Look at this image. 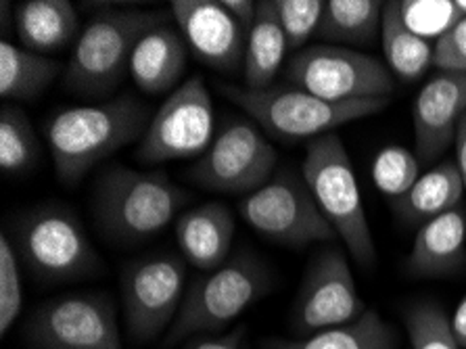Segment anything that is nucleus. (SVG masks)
<instances>
[{
	"label": "nucleus",
	"instance_id": "f257e3e1",
	"mask_svg": "<svg viewBox=\"0 0 466 349\" xmlns=\"http://www.w3.org/2000/svg\"><path fill=\"white\" fill-rule=\"evenodd\" d=\"M149 122L147 105L124 95L107 103L56 111L42 132L51 147L59 180L76 184L96 163L145 137Z\"/></svg>",
	"mask_w": 466,
	"mask_h": 349
},
{
	"label": "nucleus",
	"instance_id": "f03ea898",
	"mask_svg": "<svg viewBox=\"0 0 466 349\" xmlns=\"http://www.w3.org/2000/svg\"><path fill=\"white\" fill-rule=\"evenodd\" d=\"M190 201L164 172L109 168L95 184V218L113 243L138 245L159 234Z\"/></svg>",
	"mask_w": 466,
	"mask_h": 349
},
{
	"label": "nucleus",
	"instance_id": "7ed1b4c3",
	"mask_svg": "<svg viewBox=\"0 0 466 349\" xmlns=\"http://www.w3.org/2000/svg\"><path fill=\"white\" fill-rule=\"evenodd\" d=\"M167 11H103L88 21L76 42L63 87L84 98L105 97L130 71V59L147 32L167 24Z\"/></svg>",
	"mask_w": 466,
	"mask_h": 349
},
{
	"label": "nucleus",
	"instance_id": "20e7f679",
	"mask_svg": "<svg viewBox=\"0 0 466 349\" xmlns=\"http://www.w3.org/2000/svg\"><path fill=\"white\" fill-rule=\"evenodd\" d=\"M232 103L256 119L270 137L298 142L327 137L333 128L374 116L390 105V98L330 103L301 88L270 87L249 90L241 87H220Z\"/></svg>",
	"mask_w": 466,
	"mask_h": 349
},
{
	"label": "nucleus",
	"instance_id": "39448f33",
	"mask_svg": "<svg viewBox=\"0 0 466 349\" xmlns=\"http://www.w3.org/2000/svg\"><path fill=\"white\" fill-rule=\"evenodd\" d=\"M270 282V270L249 251L237 253L220 268L203 272L187 289L166 344L176 345L193 334L224 329L266 295Z\"/></svg>",
	"mask_w": 466,
	"mask_h": 349
},
{
	"label": "nucleus",
	"instance_id": "423d86ee",
	"mask_svg": "<svg viewBox=\"0 0 466 349\" xmlns=\"http://www.w3.org/2000/svg\"><path fill=\"white\" fill-rule=\"evenodd\" d=\"M301 176L312 190L318 208L348 247L360 266L370 268L377 260L372 232L360 195L348 149L337 134L308 142Z\"/></svg>",
	"mask_w": 466,
	"mask_h": 349
},
{
	"label": "nucleus",
	"instance_id": "0eeeda50",
	"mask_svg": "<svg viewBox=\"0 0 466 349\" xmlns=\"http://www.w3.org/2000/svg\"><path fill=\"white\" fill-rule=\"evenodd\" d=\"M285 77L330 103L391 98L393 74L377 56L335 45H314L295 53L287 63Z\"/></svg>",
	"mask_w": 466,
	"mask_h": 349
},
{
	"label": "nucleus",
	"instance_id": "6e6552de",
	"mask_svg": "<svg viewBox=\"0 0 466 349\" xmlns=\"http://www.w3.org/2000/svg\"><path fill=\"white\" fill-rule=\"evenodd\" d=\"M21 260L46 282H67L90 276L101 260L72 210L42 205L21 220L17 231Z\"/></svg>",
	"mask_w": 466,
	"mask_h": 349
},
{
	"label": "nucleus",
	"instance_id": "1a4fd4ad",
	"mask_svg": "<svg viewBox=\"0 0 466 349\" xmlns=\"http://www.w3.org/2000/svg\"><path fill=\"white\" fill-rule=\"evenodd\" d=\"M238 211L253 231L279 245L306 247L316 241H333L337 237L303 176L289 169L247 195Z\"/></svg>",
	"mask_w": 466,
	"mask_h": 349
},
{
	"label": "nucleus",
	"instance_id": "9d476101",
	"mask_svg": "<svg viewBox=\"0 0 466 349\" xmlns=\"http://www.w3.org/2000/svg\"><path fill=\"white\" fill-rule=\"evenodd\" d=\"M216 134L214 105L201 76L188 77L169 95L151 118L137 158L164 163L203 155Z\"/></svg>",
	"mask_w": 466,
	"mask_h": 349
},
{
	"label": "nucleus",
	"instance_id": "9b49d317",
	"mask_svg": "<svg viewBox=\"0 0 466 349\" xmlns=\"http://www.w3.org/2000/svg\"><path fill=\"white\" fill-rule=\"evenodd\" d=\"M277 159L274 147L256 126L241 118H228L188 176L208 190L251 195L270 180Z\"/></svg>",
	"mask_w": 466,
	"mask_h": 349
},
{
	"label": "nucleus",
	"instance_id": "f8f14e48",
	"mask_svg": "<svg viewBox=\"0 0 466 349\" xmlns=\"http://www.w3.org/2000/svg\"><path fill=\"white\" fill-rule=\"evenodd\" d=\"M24 334L34 349H122L116 305L98 293L42 303L27 318Z\"/></svg>",
	"mask_w": 466,
	"mask_h": 349
},
{
	"label": "nucleus",
	"instance_id": "ddd939ff",
	"mask_svg": "<svg viewBox=\"0 0 466 349\" xmlns=\"http://www.w3.org/2000/svg\"><path fill=\"white\" fill-rule=\"evenodd\" d=\"M185 279V262L172 253L147 255L124 270V314L134 339L153 341L174 324L187 293Z\"/></svg>",
	"mask_w": 466,
	"mask_h": 349
},
{
	"label": "nucleus",
	"instance_id": "4468645a",
	"mask_svg": "<svg viewBox=\"0 0 466 349\" xmlns=\"http://www.w3.org/2000/svg\"><path fill=\"white\" fill-rule=\"evenodd\" d=\"M364 314L348 258L337 249L324 251L312 262L295 303V329L320 333L354 323Z\"/></svg>",
	"mask_w": 466,
	"mask_h": 349
},
{
	"label": "nucleus",
	"instance_id": "2eb2a0df",
	"mask_svg": "<svg viewBox=\"0 0 466 349\" xmlns=\"http://www.w3.org/2000/svg\"><path fill=\"white\" fill-rule=\"evenodd\" d=\"M169 6L197 59L222 74L243 69L247 34L222 0H174Z\"/></svg>",
	"mask_w": 466,
	"mask_h": 349
},
{
	"label": "nucleus",
	"instance_id": "dca6fc26",
	"mask_svg": "<svg viewBox=\"0 0 466 349\" xmlns=\"http://www.w3.org/2000/svg\"><path fill=\"white\" fill-rule=\"evenodd\" d=\"M466 116V74L437 71L419 90L412 105L414 145L420 163L440 159L454 145Z\"/></svg>",
	"mask_w": 466,
	"mask_h": 349
},
{
	"label": "nucleus",
	"instance_id": "f3484780",
	"mask_svg": "<svg viewBox=\"0 0 466 349\" xmlns=\"http://www.w3.org/2000/svg\"><path fill=\"white\" fill-rule=\"evenodd\" d=\"M235 218L222 203H206L182 213L176 222L180 251L195 268L209 272L228 262Z\"/></svg>",
	"mask_w": 466,
	"mask_h": 349
},
{
	"label": "nucleus",
	"instance_id": "a211bd4d",
	"mask_svg": "<svg viewBox=\"0 0 466 349\" xmlns=\"http://www.w3.org/2000/svg\"><path fill=\"white\" fill-rule=\"evenodd\" d=\"M187 42L167 24L147 32L130 59V76L147 95H164L185 74Z\"/></svg>",
	"mask_w": 466,
	"mask_h": 349
},
{
	"label": "nucleus",
	"instance_id": "6ab92c4d",
	"mask_svg": "<svg viewBox=\"0 0 466 349\" xmlns=\"http://www.w3.org/2000/svg\"><path fill=\"white\" fill-rule=\"evenodd\" d=\"M466 213L456 208L422 224L416 232L408 268L416 276H441L464 260Z\"/></svg>",
	"mask_w": 466,
	"mask_h": 349
},
{
	"label": "nucleus",
	"instance_id": "aec40b11",
	"mask_svg": "<svg viewBox=\"0 0 466 349\" xmlns=\"http://www.w3.org/2000/svg\"><path fill=\"white\" fill-rule=\"evenodd\" d=\"M21 45L32 53H55L72 45L80 19L69 0H25L15 11Z\"/></svg>",
	"mask_w": 466,
	"mask_h": 349
},
{
	"label": "nucleus",
	"instance_id": "412c9836",
	"mask_svg": "<svg viewBox=\"0 0 466 349\" xmlns=\"http://www.w3.org/2000/svg\"><path fill=\"white\" fill-rule=\"evenodd\" d=\"M464 184L454 161H441L431 168L427 174H420L414 187L404 197L395 199V213L410 224H425L441 213L461 208Z\"/></svg>",
	"mask_w": 466,
	"mask_h": 349
},
{
	"label": "nucleus",
	"instance_id": "4be33fe9",
	"mask_svg": "<svg viewBox=\"0 0 466 349\" xmlns=\"http://www.w3.org/2000/svg\"><path fill=\"white\" fill-rule=\"evenodd\" d=\"M287 51V36L282 32L274 0H259L256 21H253L251 32L247 36L243 66L245 88H270L282 61H285Z\"/></svg>",
	"mask_w": 466,
	"mask_h": 349
},
{
	"label": "nucleus",
	"instance_id": "5701e85b",
	"mask_svg": "<svg viewBox=\"0 0 466 349\" xmlns=\"http://www.w3.org/2000/svg\"><path fill=\"white\" fill-rule=\"evenodd\" d=\"M380 45L391 74L414 82L433 66V45L408 27L400 3H385L380 21Z\"/></svg>",
	"mask_w": 466,
	"mask_h": 349
},
{
	"label": "nucleus",
	"instance_id": "b1692460",
	"mask_svg": "<svg viewBox=\"0 0 466 349\" xmlns=\"http://www.w3.org/2000/svg\"><path fill=\"white\" fill-rule=\"evenodd\" d=\"M395 331L377 312L366 310L354 323L314 333L308 339H266L264 349H395Z\"/></svg>",
	"mask_w": 466,
	"mask_h": 349
},
{
	"label": "nucleus",
	"instance_id": "393cba45",
	"mask_svg": "<svg viewBox=\"0 0 466 349\" xmlns=\"http://www.w3.org/2000/svg\"><path fill=\"white\" fill-rule=\"evenodd\" d=\"M380 0H329L324 3L318 38L335 46H370L380 34L383 21Z\"/></svg>",
	"mask_w": 466,
	"mask_h": 349
},
{
	"label": "nucleus",
	"instance_id": "a878e982",
	"mask_svg": "<svg viewBox=\"0 0 466 349\" xmlns=\"http://www.w3.org/2000/svg\"><path fill=\"white\" fill-rule=\"evenodd\" d=\"M61 63L3 40L0 45V95L13 101H32L45 92L56 76Z\"/></svg>",
	"mask_w": 466,
	"mask_h": 349
},
{
	"label": "nucleus",
	"instance_id": "bb28decb",
	"mask_svg": "<svg viewBox=\"0 0 466 349\" xmlns=\"http://www.w3.org/2000/svg\"><path fill=\"white\" fill-rule=\"evenodd\" d=\"M38 139L24 109L5 105L0 111V169L19 174L38 161Z\"/></svg>",
	"mask_w": 466,
	"mask_h": 349
},
{
	"label": "nucleus",
	"instance_id": "cd10ccee",
	"mask_svg": "<svg viewBox=\"0 0 466 349\" xmlns=\"http://www.w3.org/2000/svg\"><path fill=\"white\" fill-rule=\"evenodd\" d=\"M420 178V161L416 153L406 147L390 145L380 149L372 161V180L383 195L395 199L404 197Z\"/></svg>",
	"mask_w": 466,
	"mask_h": 349
},
{
	"label": "nucleus",
	"instance_id": "c85d7f7f",
	"mask_svg": "<svg viewBox=\"0 0 466 349\" xmlns=\"http://www.w3.org/2000/svg\"><path fill=\"white\" fill-rule=\"evenodd\" d=\"M406 331L412 349H462L451 331V320L433 302L414 303L406 312Z\"/></svg>",
	"mask_w": 466,
	"mask_h": 349
},
{
	"label": "nucleus",
	"instance_id": "c756f323",
	"mask_svg": "<svg viewBox=\"0 0 466 349\" xmlns=\"http://www.w3.org/2000/svg\"><path fill=\"white\" fill-rule=\"evenodd\" d=\"M289 51L299 53L309 36L318 32L324 3L320 0H274Z\"/></svg>",
	"mask_w": 466,
	"mask_h": 349
},
{
	"label": "nucleus",
	"instance_id": "7c9ffc66",
	"mask_svg": "<svg viewBox=\"0 0 466 349\" xmlns=\"http://www.w3.org/2000/svg\"><path fill=\"white\" fill-rule=\"evenodd\" d=\"M401 15L410 30H414L422 38L429 36V21H431V34L440 36L450 30L462 15L458 13L454 3H427V0H401Z\"/></svg>",
	"mask_w": 466,
	"mask_h": 349
},
{
	"label": "nucleus",
	"instance_id": "2f4dec72",
	"mask_svg": "<svg viewBox=\"0 0 466 349\" xmlns=\"http://www.w3.org/2000/svg\"><path fill=\"white\" fill-rule=\"evenodd\" d=\"M24 297H21V281L17 268V255L3 234L0 239V333L6 334L15 323Z\"/></svg>",
	"mask_w": 466,
	"mask_h": 349
},
{
	"label": "nucleus",
	"instance_id": "473e14b6",
	"mask_svg": "<svg viewBox=\"0 0 466 349\" xmlns=\"http://www.w3.org/2000/svg\"><path fill=\"white\" fill-rule=\"evenodd\" d=\"M433 66L440 71L466 74V17H461L450 30L433 42Z\"/></svg>",
	"mask_w": 466,
	"mask_h": 349
},
{
	"label": "nucleus",
	"instance_id": "72a5a7b5",
	"mask_svg": "<svg viewBox=\"0 0 466 349\" xmlns=\"http://www.w3.org/2000/svg\"><path fill=\"white\" fill-rule=\"evenodd\" d=\"M245 334V326H237L230 333L220 334V337H199L188 345V349H243Z\"/></svg>",
	"mask_w": 466,
	"mask_h": 349
},
{
	"label": "nucleus",
	"instance_id": "f704fd0d",
	"mask_svg": "<svg viewBox=\"0 0 466 349\" xmlns=\"http://www.w3.org/2000/svg\"><path fill=\"white\" fill-rule=\"evenodd\" d=\"M222 5L228 9L230 15L238 21V26L243 27L245 34L249 36L253 21H256L258 3H253V0H222Z\"/></svg>",
	"mask_w": 466,
	"mask_h": 349
},
{
	"label": "nucleus",
	"instance_id": "c9c22d12",
	"mask_svg": "<svg viewBox=\"0 0 466 349\" xmlns=\"http://www.w3.org/2000/svg\"><path fill=\"white\" fill-rule=\"evenodd\" d=\"M454 147H456V161L454 163H456L458 172H461L464 190H466V116L462 118L461 126H458Z\"/></svg>",
	"mask_w": 466,
	"mask_h": 349
},
{
	"label": "nucleus",
	"instance_id": "e433bc0d",
	"mask_svg": "<svg viewBox=\"0 0 466 349\" xmlns=\"http://www.w3.org/2000/svg\"><path fill=\"white\" fill-rule=\"evenodd\" d=\"M451 331H454L458 345L466 349V295L462 297V302L458 303L454 318H451Z\"/></svg>",
	"mask_w": 466,
	"mask_h": 349
},
{
	"label": "nucleus",
	"instance_id": "4c0bfd02",
	"mask_svg": "<svg viewBox=\"0 0 466 349\" xmlns=\"http://www.w3.org/2000/svg\"><path fill=\"white\" fill-rule=\"evenodd\" d=\"M454 5H456L458 13H461L462 17H466V0H454Z\"/></svg>",
	"mask_w": 466,
	"mask_h": 349
}]
</instances>
